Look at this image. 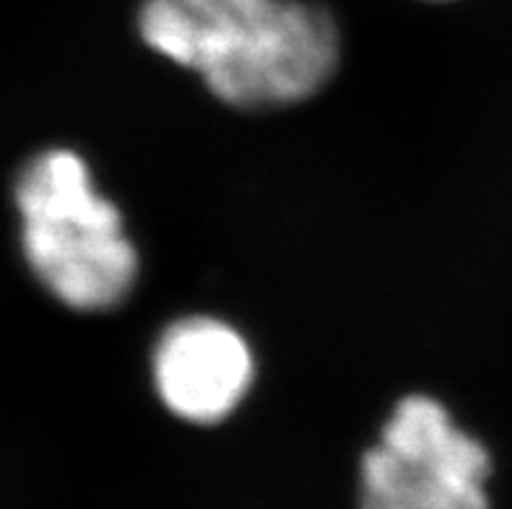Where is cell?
Listing matches in <instances>:
<instances>
[{"mask_svg": "<svg viewBox=\"0 0 512 509\" xmlns=\"http://www.w3.org/2000/svg\"><path fill=\"white\" fill-rule=\"evenodd\" d=\"M16 206L26 263L58 302L107 312L130 297L141 271L136 245L81 156L68 149L34 156L16 182Z\"/></svg>", "mask_w": 512, "mask_h": 509, "instance_id": "1", "label": "cell"}, {"mask_svg": "<svg viewBox=\"0 0 512 509\" xmlns=\"http://www.w3.org/2000/svg\"><path fill=\"white\" fill-rule=\"evenodd\" d=\"M487 445L429 395H406L359 460L357 509H492Z\"/></svg>", "mask_w": 512, "mask_h": 509, "instance_id": "2", "label": "cell"}, {"mask_svg": "<svg viewBox=\"0 0 512 509\" xmlns=\"http://www.w3.org/2000/svg\"><path fill=\"white\" fill-rule=\"evenodd\" d=\"M338 58L341 34L328 8L312 0H271L201 78L229 107L271 110L318 94L336 73Z\"/></svg>", "mask_w": 512, "mask_h": 509, "instance_id": "3", "label": "cell"}, {"mask_svg": "<svg viewBox=\"0 0 512 509\" xmlns=\"http://www.w3.org/2000/svg\"><path fill=\"white\" fill-rule=\"evenodd\" d=\"M156 395L172 416L198 426L229 419L253 385V351L216 317L169 325L151 359Z\"/></svg>", "mask_w": 512, "mask_h": 509, "instance_id": "4", "label": "cell"}, {"mask_svg": "<svg viewBox=\"0 0 512 509\" xmlns=\"http://www.w3.org/2000/svg\"><path fill=\"white\" fill-rule=\"evenodd\" d=\"M271 0H143L141 39L156 55L201 73Z\"/></svg>", "mask_w": 512, "mask_h": 509, "instance_id": "5", "label": "cell"}]
</instances>
